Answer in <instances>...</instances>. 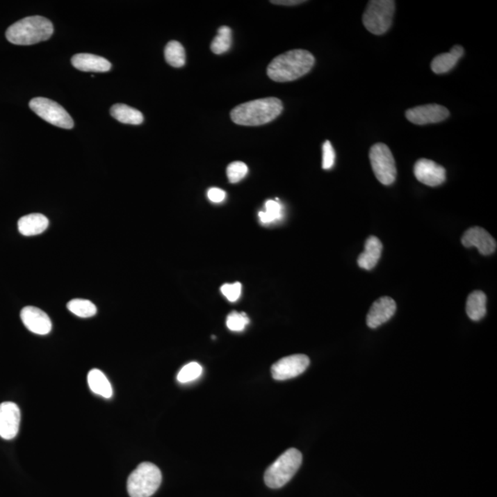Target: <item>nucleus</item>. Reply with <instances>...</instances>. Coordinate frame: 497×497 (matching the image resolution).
I'll list each match as a JSON object with an SVG mask.
<instances>
[{
	"label": "nucleus",
	"instance_id": "1",
	"mask_svg": "<svg viewBox=\"0 0 497 497\" xmlns=\"http://www.w3.org/2000/svg\"><path fill=\"white\" fill-rule=\"evenodd\" d=\"M315 64L314 56L309 51L295 49L277 56L267 67L272 81L289 82L308 74Z\"/></svg>",
	"mask_w": 497,
	"mask_h": 497
},
{
	"label": "nucleus",
	"instance_id": "2",
	"mask_svg": "<svg viewBox=\"0 0 497 497\" xmlns=\"http://www.w3.org/2000/svg\"><path fill=\"white\" fill-rule=\"evenodd\" d=\"M283 104L277 98L254 99L236 106L231 111V120L245 127H258L274 121L281 115Z\"/></svg>",
	"mask_w": 497,
	"mask_h": 497
},
{
	"label": "nucleus",
	"instance_id": "3",
	"mask_svg": "<svg viewBox=\"0 0 497 497\" xmlns=\"http://www.w3.org/2000/svg\"><path fill=\"white\" fill-rule=\"evenodd\" d=\"M54 33L49 19L41 16L27 17L8 27L6 37L11 44L32 45L47 41Z\"/></svg>",
	"mask_w": 497,
	"mask_h": 497
},
{
	"label": "nucleus",
	"instance_id": "4",
	"mask_svg": "<svg viewBox=\"0 0 497 497\" xmlns=\"http://www.w3.org/2000/svg\"><path fill=\"white\" fill-rule=\"evenodd\" d=\"M302 464V454L297 448H289L267 468L265 482L267 487L278 489L288 484Z\"/></svg>",
	"mask_w": 497,
	"mask_h": 497
},
{
	"label": "nucleus",
	"instance_id": "5",
	"mask_svg": "<svg viewBox=\"0 0 497 497\" xmlns=\"http://www.w3.org/2000/svg\"><path fill=\"white\" fill-rule=\"evenodd\" d=\"M163 474L152 462H142L127 480V492L131 497H150L161 487Z\"/></svg>",
	"mask_w": 497,
	"mask_h": 497
},
{
	"label": "nucleus",
	"instance_id": "6",
	"mask_svg": "<svg viewBox=\"0 0 497 497\" xmlns=\"http://www.w3.org/2000/svg\"><path fill=\"white\" fill-rule=\"evenodd\" d=\"M394 13L396 1L393 0H372L368 3L363 14V24L369 33L382 35L390 30Z\"/></svg>",
	"mask_w": 497,
	"mask_h": 497
},
{
	"label": "nucleus",
	"instance_id": "7",
	"mask_svg": "<svg viewBox=\"0 0 497 497\" xmlns=\"http://www.w3.org/2000/svg\"><path fill=\"white\" fill-rule=\"evenodd\" d=\"M372 170L380 183L391 186L396 180L397 169L393 153L387 145L377 143L369 152Z\"/></svg>",
	"mask_w": 497,
	"mask_h": 497
},
{
	"label": "nucleus",
	"instance_id": "8",
	"mask_svg": "<svg viewBox=\"0 0 497 497\" xmlns=\"http://www.w3.org/2000/svg\"><path fill=\"white\" fill-rule=\"evenodd\" d=\"M30 108L39 117L60 129H71L74 127L70 113L58 102L47 98H34L30 101Z\"/></svg>",
	"mask_w": 497,
	"mask_h": 497
},
{
	"label": "nucleus",
	"instance_id": "9",
	"mask_svg": "<svg viewBox=\"0 0 497 497\" xmlns=\"http://www.w3.org/2000/svg\"><path fill=\"white\" fill-rule=\"evenodd\" d=\"M309 366V359L305 355H293L283 357L272 366V376L277 380H286L300 376Z\"/></svg>",
	"mask_w": 497,
	"mask_h": 497
},
{
	"label": "nucleus",
	"instance_id": "10",
	"mask_svg": "<svg viewBox=\"0 0 497 497\" xmlns=\"http://www.w3.org/2000/svg\"><path fill=\"white\" fill-rule=\"evenodd\" d=\"M405 116L411 123L424 126L446 120L450 116V111L442 105L427 104L411 108L406 111Z\"/></svg>",
	"mask_w": 497,
	"mask_h": 497
},
{
	"label": "nucleus",
	"instance_id": "11",
	"mask_svg": "<svg viewBox=\"0 0 497 497\" xmlns=\"http://www.w3.org/2000/svg\"><path fill=\"white\" fill-rule=\"evenodd\" d=\"M21 423V411L16 403H0V437L6 440L13 439L18 434Z\"/></svg>",
	"mask_w": 497,
	"mask_h": 497
},
{
	"label": "nucleus",
	"instance_id": "12",
	"mask_svg": "<svg viewBox=\"0 0 497 497\" xmlns=\"http://www.w3.org/2000/svg\"><path fill=\"white\" fill-rule=\"evenodd\" d=\"M414 175L420 183L436 187L446 181V170L433 161L420 158L414 168Z\"/></svg>",
	"mask_w": 497,
	"mask_h": 497
},
{
	"label": "nucleus",
	"instance_id": "13",
	"mask_svg": "<svg viewBox=\"0 0 497 497\" xmlns=\"http://www.w3.org/2000/svg\"><path fill=\"white\" fill-rule=\"evenodd\" d=\"M462 245L466 248L476 247L482 255H490L496 251V241L484 229L473 227L462 236Z\"/></svg>",
	"mask_w": 497,
	"mask_h": 497
},
{
	"label": "nucleus",
	"instance_id": "14",
	"mask_svg": "<svg viewBox=\"0 0 497 497\" xmlns=\"http://www.w3.org/2000/svg\"><path fill=\"white\" fill-rule=\"evenodd\" d=\"M21 319L25 327L33 334L45 335L52 330V323L49 316L36 307L28 306L22 309Z\"/></svg>",
	"mask_w": 497,
	"mask_h": 497
},
{
	"label": "nucleus",
	"instance_id": "15",
	"mask_svg": "<svg viewBox=\"0 0 497 497\" xmlns=\"http://www.w3.org/2000/svg\"><path fill=\"white\" fill-rule=\"evenodd\" d=\"M396 311V301L391 298L383 297L372 304L366 316V325L369 328L376 329L387 323Z\"/></svg>",
	"mask_w": 497,
	"mask_h": 497
},
{
	"label": "nucleus",
	"instance_id": "16",
	"mask_svg": "<svg viewBox=\"0 0 497 497\" xmlns=\"http://www.w3.org/2000/svg\"><path fill=\"white\" fill-rule=\"evenodd\" d=\"M71 62L74 67L84 72H107L112 67L107 59L92 54H78Z\"/></svg>",
	"mask_w": 497,
	"mask_h": 497
},
{
	"label": "nucleus",
	"instance_id": "17",
	"mask_svg": "<svg viewBox=\"0 0 497 497\" xmlns=\"http://www.w3.org/2000/svg\"><path fill=\"white\" fill-rule=\"evenodd\" d=\"M382 243L379 238L371 236L365 243V251L359 255L357 263L360 268L365 270L373 269L377 265L382 256Z\"/></svg>",
	"mask_w": 497,
	"mask_h": 497
},
{
	"label": "nucleus",
	"instance_id": "18",
	"mask_svg": "<svg viewBox=\"0 0 497 497\" xmlns=\"http://www.w3.org/2000/svg\"><path fill=\"white\" fill-rule=\"evenodd\" d=\"M464 49L461 45H455L450 52L437 56L431 63L432 71L436 74H444L455 67L459 59L464 56Z\"/></svg>",
	"mask_w": 497,
	"mask_h": 497
},
{
	"label": "nucleus",
	"instance_id": "19",
	"mask_svg": "<svg viewBox=\"0 0 497 497\" xmlns=\"http://www.w3.org/2000/svg\"><path fill=\"white\" fill-rule=\"evenodd\" d=\"M49 225V220L42 214H30L19 218V231L24 236L41 234Z\"/></svg>",
	"mask_w": 497,
	"mask_h": 497
},
{
	"label": "nucleus",
	"instance_id": "20",
	"mask_svg": "<svg viewBox=\"0 0 497 497\" xmlns=\"http://www.w3.org/2000/svg\"><path fill=\"white\" fill-rule=\"evenodd\" d=\"M487 295L481 291L471 292L466 303V312L471 320L479 322L487 314Z\"/></svg>",
	"mask_w": 497,
	"mask_h": 497
},
{
	"label": "nucleus",
	"instance_id": "21",
	"mask_svg": "<svg viewBox=\"0 0 497 497\" xmlns=\"http://www.w3.org/2000/svg\"><path fill=\"white\" fill-rule=\"evenodd\" d=\"M88 384L90 391L97 396L106 398L113 396V388L106 376L99 369H92L88 374Z\"/></svg>",
	"mask_w": 497,
	"mask_h": 497
},
{
	"label": "nucleus",
	"instance_id": "22",
	"mask_svg": "<svg viewBox=\"0 0 497 497\" xmlns=\"http://www.w3.org/2000/svg\"><path fill=\"white\" fill-rule=\"evenodd\" d=\"M111 115L120 123L127 124H141L144 121V116L138 110L126 104H115L111 108Z\"/></svg>",
	"mask_w": 497,
	"mask_h": 497
},
{
	"label": "nucleus",
	"instance_id": "23",
	"mask_svg": "<svg viewBox=\"0 0 497 497\" xmlns=\"http://www.w3.org/2000/svg\"><path fill=\"white\" fill-rule=\"evenodd\" d=\"M167 63L173 67H183L186 64V51L177 41L168 42L164 51Z\"/></svg>",
	"mask_w": 497,
	"mask_h": 497
},
{
	"label": "nucleus",
	"instance_id": "24",
	"mask_svg": "<svg viewBox=\"0 0 497 497\" xmlns=\"http://www.w3.org/2000/svg\"><path fill=\"white\" fill-rule=\"evenodd\" d=\"M232 44V32L231 28L222 26L218 29V35L215 37L211 44V51L215 55H222L228 52Z\"/></svg>",
	"mask_w": 497,
	"mask_h": 497
},
{
	"label": "nucleus",
	"instance_id": "25",
	"mask_svg": "<svg viewBox=\"0 0 497 497\" xmlns=\"http://www.w3.org/2000/svg\"><path fill=\"white\" fill-rule=\"evenodd\" d=\"M67 309H70V311L72 312L73 314L81 318L92 317L95 316L96 312H97V308H96V306L92 301L81 300V298L70 300V302L67 303Z\"/></svg>",
	"mask_w": 497,
	"mask_h": 497
},
{
	"label": "nucleus",
	"instance_id": "26",
	"mask_svg": "<svg viewBox=\"0 0 497 497\" xmlns=\"http://www.w3.org/2000/svg\"><path fill=\"white\" fill-rule=\"evenodd\" d=\"M266 211L259 213L261 222L268 224L280 220L282 217V206L277 201L269 200L266 203Z\"/></svg>",
	"mask_w": 497,
	"mask_h": 497
},
{
	"label": "nucleus",
	"instance_id": "27",
	"mask_svg": "<svg viewBox=\"0 0 497 497\" xmlns=\"http://www.w3.org/2000/svg\"><path fill=\"white\" fill-rule=\"evenodd\" d=\"M203 368L197 362H191L181 369L177 375V380L181 383H188L194 382L201 376Z\"/></svg>",
	"mask_w": 497,
	"mask_h": 497
},
{
	"label": "nucleus",
	"instance_id": "28",
	"mask_svg": "<svg viewBox=\"0 0 497 497\" xmlns=\"http://www.w3.org/2000/svg\"><path fill=\"white\" fill-rule=\"evenodd\" d=\"M249 323V318L244 312L233 311L227 318V327L232 332L243 331Z\"/></svg>",
	"mask_w": 497,
	"mask_h": 497
},
{
	"label": "nucleus",
	"instance_id": "29",
	"mask_svg": "<svg viewBox=\"0 0 497 497\" xmlns=\"http://www.w3.org/2000/svg\"><path fill=\"white\" fill-rule=\"evenodd\" d=\"M247 173H248V167L241 161H235L227 168V175L231 184H236L243 180Z\"/></svg>",
	"mask_w": 497,
	"mask_h": 497
},
{
	"label": "nucleus",
	"instance_id": "30",
	"mask_svg": "<svg viewBox=\"0 0 497 497\" xmlns=\"http://www.w3.org/2000/svg\"><path fill=\"white\" fill-rule=\"evenodd\" d=\"M241 284L236 282L234 284H224L221 286V292L229 301L234 302L237 301L241 295Z\"/></svg>",
	"mask_w": 497,
	"mask_h": 497
},
{
	"label": "nucleus",
	"instance_id": "31",
	"mask_svg": "<svg viewBox=\"0 0 497 497\" xmlns=\"http://www.w3.org/2000/svg\"><path fill=\"white\" fill-rule=\"evenodd\" d=\"M335 161V152L330 141H325L323 146V169L330 170Z\"/></svg>",
	"mask_w": 497,
	"mask_h": 497
},
{
	"label": "nucleus",
	"instance_id": "32",
	"mask_svg": "<svg viewBox=\"0 0 497 497\" xmlns=\"http://www.w3.org/2000/svg\"><path fill=\"white\" fill-rule=\"evenodd\" d=\"M207 197L213 203H221L225 200L226 193L220 188H210L207 193Z\"/></svg>",
	"mask_w": 497,
	"mask_h": 497
},
{
	"label": "nucleus",
	"instance_id": "33",
	"mask_svg": "<svg viewBox=\"0 0 497 497\" xmlns=\"http://www.w3.org/2000/svg\"><path fill=\"white\" fill-rule=\"evenodd\" d=\"M304 2L305 1H301V0H277V1H271L272 4L284 6H295Z\"/></svg>",
	"mask_w": 497,
	"mask_h": 497
}]
</instances>
